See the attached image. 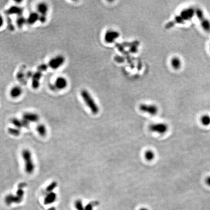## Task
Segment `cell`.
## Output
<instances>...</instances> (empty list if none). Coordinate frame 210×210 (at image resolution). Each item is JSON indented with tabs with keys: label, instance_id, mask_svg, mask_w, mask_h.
<instances>
[{
	"label": "cell",
	"instance_id": "1",
	"mask_svg": "<svg viewBox=\"0 0 210 210\" xmlns=\"http://www.w3.org/2000/svg\"><path fill=\"white\" fill-rule=\"evenodd\" d=\"M80 94L84 102L89 107L92 113L94 114H96L98 113L99 111L98 106L95 103L89 92L86 90H83L81 91Z\"/></svg>",
	"mask_w": 210,
	"mask_h": 210
},
{
	"label": "cell",
	"instance_id": "2",
	"mask_svg": "<svg viewBox=\"0 0 210 210\" xmlns=\"http://www.w3.org/2000/svg\"><path fill=\"white\" fill-rule=\"evenodd\" d=\"M21 156L25 161V169L26 173L32 174L34 171L35 164L31 151L27 149L23 150L21 152Z\"/></svg>",
	"mask_w": 210,
	"mask_h": 210
},
{
	"label": "cell",
	"instance_id": "3",
	"mask_svg": "<svg viewBox=\"0 0 210 210\" xmlns=\"http://www.w3.org/2000/svg\"><path fill=\"white\" fill-rule=\"evenodd\" d=\"M195 15L198 19L201 27L204 31L210 32V20L205 16L203 10L200 8H197L195 10Z\"/></svg>",
	"mask_w": 210,
	"mask_h": 210
},
{
	"label": "cell",
	"instance_id": "4",
	"mask_svg": "<svg viewBox=\"0 0 210 210\" xmlns=\"http://www.w3.org/2000/svg\"><path fill=\"white\" fill-rule=\"evenodd\" d=\"M149 129L151 132L163 134L168 131V126L166 124L162 123L152 124L149 126Z\"/></svg>",
	"mask_w": 210,
	"mask_h": 210
},
{
	"label": "cell",
	"instance_id": "5",
	"mask_svg": "<svg viewBox=\"0 0 210 210\" xmlns=\"http://www.w3.org/2000/svg\"><path fill=\"white\" fill-rule=\"evenodd\" d=\"M65 61V58L63 56L59 55L55 58H52L49 62L48 66L51 69L56 70L59 68L64 64Z\"/></svg>",
	"mask_w": 210,
	"mask_h": 210
},
{
	"label": "cell",
	"instance_id": "6",
	"mask_svg": "<svg viewBox=\"0 0 210 210\" xmlns=\"http://www.w3.org/2000/svg\"><path fill=\"white\" fill-rule=\"evenodd\" d=\"M140 110L144 112L148 113L150 115H156L158 112V107L154 105L141 104L139 106Z\"/></svg>",
	"mask_w": 210,
	"mask_h": 210
},
{
	"label": "cell",
	"instance_id": "7",
	"mask_svg": "<svg viewBox=\"0 0 210 210\" xmlns=\"http://www.w3.org/2000/svg\"><path fill=\"white\" fill-rule=\"evenodd\" d=\"M23 199H21L16 195H14L13 194H8L5 197V201L7 205H10L13 203H20Z\"/></svg>",
	"mask_w": 210,
	"mask_h": 210
},
{
	"label": "cell",
	"instance_id": "8",
	"mask_svg": "<svg viewBox=\"0 0 210 210\" xmlns=\"http://www.w3.org/2000/svg\"><path fill=\"white\" fill-rule=\"evenodd\" d=\"M23 9L21 7L18 6H12L8 8L5 11V14L7 16L11 15H17L19 16L23 15Z\"/></svg>",
	"mask_w": 210,
	"mask_h": 210
},
{
	"label": "cell",
	"instance_id": "9",
	"mask_svg": "<svg viewBox=\"0 0 210 210\" xmlns=\"http://www.w3.org/2000/svg\"><path fill=\"white\" fill-rule=\"evenodd\" d=\"M43 76L42 72L37 71L33 74L32 77V87L33 89H37L40 85V80Z\"/></svg>",
	"mask_w": 210,
	"mask_h": 210
},
{
	"label": "cell",
	"instance_id": "10",
	"mask_svg": "<svg viewBox=\"0 0 210 210\" xmlns=\"http://www.w3.org/2000/svg\"><path fill=\"white\" fill-rule=\"evenodd\" d=\"M23 119L26 120L29 123H36L39 121V117L37 113L25 112L23 115Z\"/></svg>",
	"mask_w": 210,
	"mask_h": 210
},
{
	"label": "cell",
	"instance_id": "11",
	"mask_svg": "<svg viewBox=\"0 0 210 210\" xmlns=\"http://www.w3.org/2000/svg\"><path fill=\"white\" fill-rule=\"evenodd\" d=\"M119 36L120 34L118 32L116 31H108L105 34V41L107 43H111L115 41V39H117Z\"/></svg>",
	"mask_w": 210,
	"mask_h": 210
},
{
	"label": "cell",
	"instance_id": "12",
	"mask_svg": "<svg viewBox=\"0 0 210 210\" xmlns=\"http://www.w3.org/2000/svg\"><path fill=\"white\" fill-rule=\"evenodd\" d=\"M57 198L56 194L54 192L48 193L46 194L43 200L45 205H49L54 203Z\"/></svg>",
	"mask_w": 210,
	"mask_h": 210
},
{
	"label": "cell",
	"instance_id": "13",
	"mask_svg": "<svg viewBox=\"0 0 210 210\" xmlns=\"http://www.w3.org/2000/svg\"><path fill=\"white\" fill-rule=\"evenodd\" d=\"M67 81L66 79L63 77H59L56 79L54 85L56 89L62 90L67 87Z\"/></svg>",
	"mask_w": 210,
	"mask_h": 210
},
{
	"label": "cell",
	"instance_id": "14",
	"mask_svg": "<svg viewBox=\"0 0 210 210\" xmlns=\"http://www.w3.org/2000/svg\"><path fill=\"white\" fill-rule=\"evenodd\" d=\"M39 15L37 12H32L30 13L28 18L26 19V23L28 25H32L36 23L38 21H39Z\"/></svg>",
	"mask_w": 210,
	"mask_h": 210
},
{
	"label": "cell",
	"instance_id": "15",
	"mask_svg": "<svg viewBox=\"0 0 210 210\" xmlns=\"http://www.w3.org/2000/svg\"><path fill=\"white\" fill-rule=\"evenodd\" d=\"M171 65L175 70H179L182 66V62L179 57L174 56L171 60Z\"/></svg>",
	"mask_w": 210,
	"mask_h": 210
},
{
	"label": "cell",
	"instance_id": "16",
	"mask_svg": "<svg viewBox=\"0 0 210 210\" xmlns=\"http://www.w3.org/2000/svg\"><path fill=\"white\" fill-rule=\"evenodd\" d=\"M23 93L22 89L19 86L13 87L10 90V96L13 98H16L20 96Z\"/></svg>",
	"mask_w": 210,
	"mask_h": 210
},
{
	"label": "cell",
	"instance_id": "17",
	"mask_svg": "<svg viewBox=\"0 0 210 210\" xmlns=\"http://www.w3.org/2000/svg\"><path fill=\"white\" fill-rule=\"evenodd\" d=\"M37 10L38 13H39L41 16H46V14L47 13L48 10V5L45 3H40L38 5L37 7Z\"/></svg>",
	"mask_w": 210,
	"mask_h": 210
},
{
	"label": "cell",
	"instance_id": "18",
	"mask_svg": "<svg viewBox=\"0 0 210 210\" xmlns=\"http://www.w3.org/2000/svg\"><path fill=\"white\" fill-rule=\"evenodd\" d=\"M25 66H23V67L20 69V70L18 72L17 74V78L18 80L20 82L23 83L25 81Z\"/></svg>",
	"mask_w": 210,
	"mask_h": 210
},
{
	"label": "cell",
	"instance_id": "19",
	"mask_svg": "<svg viewBox=\"0 0 210 210\" xmlns=\"http://www.w3.org/2000/svg\"><path fill=\"white\" fill-rule=\"evenodd\" d=\"M200 122L204 126H209L210 125V115L204 114L200 117Z\"/></svg>",
	"mask_w": 210,
	"mask_h": 210
},
{
	"label": "cell",
	"instance_id": "20",
	"mask_svg": "<svg viewBox=\"0 0 210 210\" xmlns=\"http://www.w3.org/2000/svg\"><path fill=\"white\" fill-rule=\"evenodd\" d=\"M36 128L37 132L40 136L44 137L46 135V133H47V130H46V126H45L43 124H40L39 125H38L37 126Z\"/></svg>",
	"mask_w": 210,
	"mask_h": 210
},
{
	"label": "cell",
	"instance_id": "21",
	"mask_svg": "<svg viewBox=\"0 0 210 210\" xmlns=\"http://www.w3.org/2000/svg\"><path fill=\"white\" fill-rule=\"evenodd\" d=\"M11 123L17 128H23V120H20L18 118H13L11 119Z\"/></svg>",
	"mask_w": 210,
	"mask_h": 210
},
{
	"label": "cell",
	"instance_id": "22",
	"mask_svg": "<svg viewBox=\"0 0 210 210\" xmlns=\"http://www.w3.org/2000/svg\"><path fill=\"white\" fill-rule=\"evenodd\" d=\"M25 23H26V19L23 15L18 16L16 20V24L19 28H22Z\"/></svg>",
	"mask_w": 210,
	"mask_h": 210
},
{
	"label": "cell",
	"instance_id": "23",
	"mask_svg": "<svg viewBox=\"0 0 210 210\" xmlns=\"http://www.w3.org/2000/svg\"><path fill=\"white\" fill-rule=\"evenodd\" d=\"M144 157L147 161H152L155 158L154 153L151 150H148L144 153Z\"/></svg>",
	"mask_w": 210,
	"mask_h": 210
},
{
	"label": "cell",
	"instance_id": "24",
	"mask_svg": "<svg viewBox=\"0 0 210 210\" xmlns=\"http://www.w3.org/2000/svg\"><path fill=\"white\" fill-rule=\"evenodd\" d=\"M57 186H58L57 182L55 181H52V182H51V183L49 185H48L47 186L46 189H45V192L47 193L53 192V191L56 189V187H57Z\"/></svg>",
	"mask_w": 210,
	"mask_h": 210
},
{
	"label": "cell",
	"instance_id": "25",
	"mask_svg": "<svg viewBox=\"0 0 210 210\" xmlns=\"http://www.w3.org/2000/svg\"><path fill=\"white\" fill-rule=\"evenodd\" d=\"M99 204L98 201H93L89 202L85 206V210H93L94 208Z\"/></svg>",
	"mask_w": 210,
	"mask_h": 210
},
{
	"label": "cell",
	"instance_id": "26",
	"mask_svg": "<svg viewBox=\"0 0 210 210\" xmlns=\"http://www.w3.org/2000/svg\"><path fill=\"white\" fill-rule=\"evenodd\" d=\"M8 132L10 134L14 136H18L21 134L20 129L17 128H9L8 129Z\"/></svg>",
	"mask_w": 210,
	"mask_h": 210
},
{
	"label": "cell",
	"instance_id": "27",
	"mask_svg": "<svg viewBox=\"0 0 210 210\" xmlns=\"http://www.w3.org/2000/svg\"><path fill=\"white\" fill-rule=\"evenodd\" d=\"M74 206L76 210H85V207L83 205L82 200L77 199L74 202Z\"/></svg>",
	"mask_w": 210,
	"mask_h": 210
},
{
	"label": "cell",
	"instance_id": "28",
	"mask_svg": "<svg viewBox=\"0 0 210 210\" xmlns=\"http://www.w3.org/2000/svg\"><path fill=\"white\" fill-rule=\"evenodd\" d=\"M7 28H8V29L10 30V31H13L14 30V25L12 23V21L11 19L8 17L7 18Z\"/></svg>",
	"mask_w": 210,
	"mask_h": 210
},
{
	"label": "cell",
	"instance_id": "29",
	"mask_svg": "<svg viewBox=\"0 0 210 210\" xmlns=\"http://www.w3.org/2000/svg\"><path fill=\"white\" fill-rule=\"evenodd\" d=\"M48 65L46 64H42L39 66L38 67V71L42 72H45L47 71L48 68Z\"/></svg>",
	"mask_w": 210,
	"mask_h": 210
},
{
	"label": "cell",
	"instance_id": "30",
	"mask_svg": "<svg viewBox=\"0 0 210 210\" xmlns=\"http://www.w3.org/2000/svg\"><path fill=\"white\" fill-rule=\"evenodd\" d=\"M24 194H25V192L23 190V189H21V188H18V189L17 190L16 192V195L17 196L20 197L21 198L23 199V196H24Z\"/></svg>",
	"mask_w": 210,
	"mask_h": 210
},
{
	"label": "cell",
	"instance_id": "31",
	"mask_svg": "<svg viewBox=\"0 0 210 210\" xmlns=\"http://www.w3.org/2000/svg\"><path fill=\"white\" fill-rule=\"evenodd\" d=\"M22 120H23V128H28L30 126L29 122H28L26 120H23V119H22Z\"/></svg>",
	"mask_w": 210,
	"mask_h": 210
},
{
	"label": "cell",
	"instance_id": "32",
	"mask_svg": "<svg viewBox=\"0 0 210 210\" xmlns=\"http://www.w3.org/2000/svg\"><path fill=\"white\" fill-rule=\"evenodd\" d=\"M46 16H41L39 15V21L41 23H45L46 21Z\"/></svg>",
	"mask_w": 210,
	"mask_h": 210
},
{
	"label": "cell",
	"instance_id": "33",
	"mask_svg": "<svg viewBox=\"0 0 210 210\" xmlns=\"http://www.w3.org/2000/svg\"><path fill=\"white\" fill-rule=\"evenodd\" d=\"M33 72H31V71H28V72H27V74H25V78L27 79H29L30 78H31L33 76Z\"/></svg>",
	"mask_w": 210,
	"mask_h": 210
},
{
	"label": "cell",
	"instance_id": "34",
	"mask_svg": "<svg viewBox=\"0 0 210 210\" xmlns=\"http://www.w3.org/2000/svg\"><path fill=\"white\" fill-rule=\"evenodd\" d=\"M205 182L206 184L208 186H210V175L207 176L205 179Z\"/></svg>",
	"mask_w": 210,
	"mask_h": 210
},
{
	"label": "cell",
	"instance_id": "35",
	"mask_svg": "<svg viewBox=\"0 0 210 210\" xmlns=\"http://www.w3.org/2000/svg\"><path fill=\"white\" fill-rule=\"evenodd\" d=\"M26 185H27V184L25 182H21L18 185V188L23 189L24 187H26Z\"/></svg>",
	"mask_w": 210,
	"mask_h": 210
},
{
	"label": "cell",
	"instance_id": "36",
	"mask_svg": "<svg viewBox=\"0 0 210 210\" xmlns=\"http://www.w3.org/2000/svg\"><path fill=\"white\" fill-rule=\"evenodd\" d=\"M3 23H4V20H3V18L2 16V15H0V28L3 25Z\"/></svg>",
	"mask_w": 210,
	"mask_h": 210
},
{
	"label": "cell",
	"instance_id": "37",
	"mask_svg": "<svg viewBox=\"0 0 210 210\" xmlns=\"http://www.w3.org/2000/svg\"><path fill=\"white\" fill-rule=\"evenodd\" d=\"M139 210H148V209L146 208H142L140 209Z\"/></svg>",
	"mask_w": 210,
	"mask_h": 210
},
{
	"label": "cell",
	"instance_id": "38",
	"mask_svg": "<svg viewBox=\"0 0 210 210\" xmlns=\"http://www.w3.org/2000/svg\"><path fill=\"white\" fill-rule=\"evenodd\" d=\"M22 2V1H15V2L16 3H21V2Z\"/></svg>",
	"mask_w": 210,
	"mask_h": 210
},
{
	"label": "cell",
	"instance_id": "39",
	"mask_svg": "<svg viewBox=\"0 0 210 210\" xmlns=\"http://www.w3.org/2000/svg\"></svg>",
	"mask_w": 210,
	"mask_h": 210
}]
</instances>
